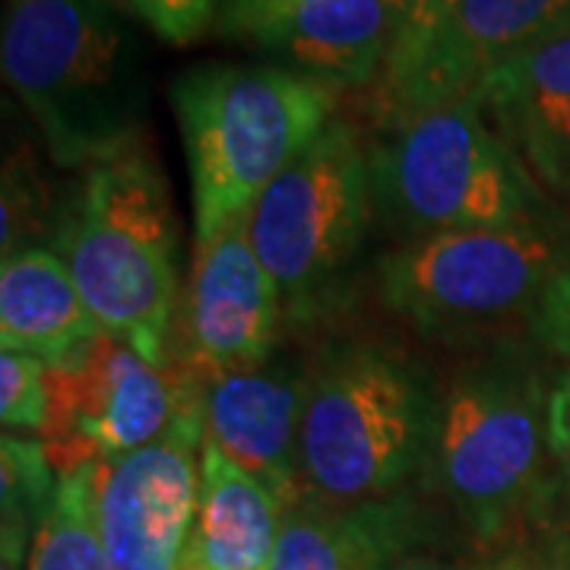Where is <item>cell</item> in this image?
Here are the masks:
<instances>
[{"label": "cell", "mask_w": 570, "mask_h": 570, "mask_svg": "<svg viewBox=\"0 0 570 570\" xmlns=\"http://www.w3.org/2000/svg\"><path fill=\"white\" fill-rule=\"evenodd\" d=\"M438 393L419 367L374 343L326 352L311 371L302 475L326 504H367L403 494L431 463Z\"/></svg>", "instance_id": "obj_4"}, {"label": "cell", "mask_w": 570, "mask_h": 570, "mask_svg": "<svg viewBox=\"0 0 570 570\" xmlns=\"http://www.w3.org/2000/svg\"><path fill=\"white\" fill-rule=\"evenodd\" d=\"M377 216L409 242L508 228L549 213L542 184L475 96L387 124L371 146Z\"/></svg>", "instance_id": "obj_5"}, {"label": "cell", "mask_w": 570, "mask_h": 570, "mask_svg": "<svg viewBox=\"0 0 570 570\" xmlns=\"http://www.w3.org/2000/svg\"><path fill=\"white\" fill-rule=\"evenodd\" d=\"M377 213L371 149L333 118L324 134L261 194L247 235L295 321H317L340 302Z\"/></svg>", "instance_id": "obj_7"}, {"label": "cell", "mask_w": 570, "mask_h": 570, "mask_svg": "<svg viewBox=\"0 0 570 570\" xmlns=\"http://www.w3.org/2000/svg\"><path fill=\"white\" fill-rule=\"evenodd\" d=\"M55 235L99 326L163 367L178 305V219L156 156L137 142L92 165Z\"/></svg>", "instance_id": "obj_3"}, {"label": "cell", "mask_w": 570, "mask_h": 570, "mask_svg": "<svg viewBox=\"0 0 570 570\" xmlns=\"http://www.w3.org/2000/svg\"><path fill=\"white\" fill-rule=\"evenodd\" d=\"M45 448L61 475L153 444L187 400V381L168 377L134 348L99 336L70 367H51Z\"/></svg>", "instance_id": "obj_10"}, {"label": "cell", "mask_w": 570, "mask_h": 570, "mask_svg": "<svg viewBox=\"0 0 570 570\" xmlns=\"http://www.w3.org/2000/svg\"><path fill=\"white\" fill-rule=\"evenodd\" d=\"M469 96L532 178L570 197V29L501 63Z\"/></svg>", "instance_id": "obj_15"}, {"label": "cell", "mask_w": 570, "mask_h": 570, "mask_svg": "<svg viewBox=\"0 0 570 570\" xmlns=\"http://www.w3.org/2000/svg\"><path fill=\"white\" fill-rule=\"evenodd\" d=\"M292 3H298V0H223L219 17H216V29L228 39L247 41L264 22L279 17Z\"/></svg>", "instance_id": "obj_26"}, {"label": "cell", "mask_w": 570, "mask_h": 570, "mask_svg": "<svg viewBox=\"0 0 570 570\" xmlns=\"http://www.w3.org/2000/svg\"><path fill=\"white\" fill-rule=\"evenodd\" d=\"M396 39L390 0H298L247 45L266 63L321 82L336 96L384 77Z\"/></svg>", "instance_id": "obj_14"}, {"label": "cell", "mask_w": 570, "mask_h": 570, "mask_svg": "<svg viewBox=\"0 0 570 570\" xmlns=\"http://www.w3.org/2000/svg\"><path fill=\"white\" fill-rule=\"evenodd\" d=\"M415 539L406 494L367 504H326L302 494L283 510L273 570H396Z\"/></svg>", "instance_id": "obj_16"}, {"label": "cell", "mask_w": 570, "mask_h": 570, "mask_svg": "<svg viewBox=\"0 0 570 570\" xmlns=\"http://www.w3.org/2000/svg\"><path fill=\"white\" fill-rule=\"evenodd\" d=\"M285 504L213 438L200 450V508L181 570H273Z\"/></svg>", "instance_id": "obj_17"}, {"label": "cell", "mask_w": 570, "mask_h": 570, "mask_svg": "<svg viewBox=\"0 0 570 570\" xmlns=\"http://www.w3.org/2000/svg\"><path fill=\"white\" fill-rule=\"evenodd\" d=\"M115 3L163 41L190 45L216 22L223 0H115Z\"/></svg>", "instance_id": "obj_24"}, {"label": "cell", "mask_w": 570, "mask_h": 570, "mask_svg": "<svg viewBox=\"0 0 570 570\" xmlns=\"http://www.w3.org/2000/svg\"><path fill=\"white\" fill-rule=\"evenodd\" d=\"M390 3L396 13V39H393L387 70L381 77L384 89L396 86L415 67L425 45L438 32V26L444 22L456 0H390Z\"/></svg>", "instance_id": "obj_23"}, {"label": "cell", "mask_w": 570, "mask_h": 570, "mask_svg": "<svg viewBox=\"0 0 570 570\" xmlns=\"http://www.w3.org/2000/svg\"><path fill=\"white\" fill-rule=\"evenodd\" d=\"M564 29L570 0H456L415 67L381 92L387 124L463 99L491 70Z\"/></svg>", "instance_id": "obj_11"}, {"label": "cell", "mask_w": 570, "mask_h": 570, "mask_svg": "<svg viewBox=\"0 0 570 570\" xmlns=\"http://www.w3.org/2000/svg\"><path fill=\"white\" fill-rule=\"evenodd\" d=\"M551 384L527 348L501 343L456 367L438 396L434 485L479 539L517 523L549 460Z\"/></svg>", "instance_id": "obj_6"}, {"label": "cell", "mask_w": 570, "mask_h": 570, "mask_svg": "<svg viewBox=\"0 0 570 570\" xmlns=\"http://www.w3.org/2000/svg\"><path fill=\"white\" fill-rule=\"evenodd\" d=\"M51 367L26 352L0 355V422L7 431H45L51 419Z\"/></svg>", "instance_id": "obj_22"}, {"label": "cell", "mask_w": 570, "mask_h": 570, "mask_svg": "<svg viewBox=\"0 0 570 570\" xmlns=\"http://www.w3.org/2000/svg\"><path fill=\"white\" fill-rule=\"evenodd\" d=\"M527 321L539 346L570 358V266L546 285Z\"/></svg>", "instance_id": "obj_25"}, {"label": "cell", "mask_w": 570, "mask_h": 570, "mask_svg": "<svg viewBox=\"0 0 570 570\" xmlns=\"http://www.w3.org/2000/svg\"><path fill=\"white\" fill-rule=\"evenodd\" d=\"M0 63L61 168H92L140 142L146 55L115 0H10Z\"/></svg>", "instance_id": "obj_1"}, {"label": "cell", "mask_w": 570, "mask_h": 570, "mask_svg": "<svg viewBox=\"0 0 570 570\" xmlns=\"http://www.w3.org/2000/svg\"><path fill=\"white\" fill-rule=\"evenodd\" d=\"M200 384L146 448L102 463L99 523L111 570H181L200 508Z\"/></svg>", "instance_id": "obj_9"}, {"label": "cell", "mask_w": 570, "mask_h": 570, "mask_svg": "<svg viewBox=\"0 0 570 570\" xmlns=\"http://www.w3.org/2000/svg\"><path fill=\"white\" fill-rule=\"evenodd\" d=\"M48 448L32 438L3 434L0 441V570H20L26 546L36 539L55 504L58 482Z\"/></svg>", "instance_id": "obj_20"}, {"label": "cell", "mask_w": 570, "mask_h": 570, "mask_svg": "<svg viewBox=\"0 0 570 570\" xmlns=\"http://www.w3.org/2000/svg\"><path fill=\"white\" fill-rule=\"evenodd\" d=\"M3 225H0V245H3V261L17 257L22 250L41 247L39 238L51 232L48 223V197L39 171L26 163V156H13L3 168Z\"/></svg>", "instance_id": "obj_21"}, {"label": "cell", "mask_w": 570, "mask_h": 570, "mask_svg": "<svg viewBox=\"0 0 570 570\" xmlns=\"http://www.w3.org/2000/svg\"><path fill=\"white\" fill-rule=\"evenodd\" d=\"M102 463L58 479V494L32 539L29 570H111L99 523Z\"/></svg>", "instance_id": "obj_19"}, {"label": "cell", "mask_w": 570, "mask_h": 570, "mask_svg": "<svg viewBox=\"0 0 570 570\" xmlns=\"http://www.w3.org/2000/svg\"><path fill=\"white\" fill-rule=\"evenodd\" d=\"M307 393L311 374L298 362L276 355L261 365L204 377L200 384L206 438L276 491L285 508L305 494L302 428Z\"/></svg>", "instance_id": "obj_13"}, {"label": "cell", "mask_w": 570, "mask_h": 570, "mask_svg": "<svg viewBox=\"0 0 570 570\" xmlns=\"http://www.w3.org/2000/svg\"><path fill=\"white\" fill-rule=\"evenodd\" d=\"M283 314V292L250 245L247 216L197 247L184 324L204 377L266 362Z\"/></svg>", "instance_id": "obj_12"}, {"label": "cell", "mask_w": 570, "mask_h": 570, "mask_svg": "<svg viewBox=\"0 0 570 570\" xmlns=\"http://www.w3.org/2000/svg\"><path fill=\"white\" fill-rule=\"evenodd\" d=\"M105 336L70 269L51 247H32L0 266V346L48 367L80 362Z\"/></svg>", "instance_id": "obj_18"}, {"label": "cell", "mask_w": 570, "mask_h": 570, "mask_svg": "<svg viewBox=\"0 0 570 570\" xmlns=\"http://www.w3.org/2000/svg\"><path fill=\"white\" fill-rule=\"evenodd\" d=\"M396 570H523V568H520V561H491V564H463V568H456V564H431V561H412V558H409L406 564Z\"/></svg>", "instance_id": "obj_28"}, {"label": "cell", "mask_w": 570, "mask_h": 570, "mask_svg": "<svg viewBox=\"0 0 570 570\" xmlns=\"http://www.w3.org/2000/svg\"><path fill=\"white\" fill-rule=\"evenodd\" d=\"M194 187L197 247L245 219L324 134L336 92L276 63L206 61L168 86Z\"/></svg>", "instance_id": "obj_2"}, {"label": "cell", "mask_w": 570, "mask_h": 570, "mask_svg": "<svg viewBox=\"0 0 570 570\" xmlns=\"http://www.w3.org/2000/svg\"><path fill=\"white\" fill-rule=\"evenodd\" d=\"M570 266V216L508 228L434 235L396 247L381 264L384 305L425 333L498 324L527 314Z\"/></svg>", "instance_id": "obj_8"}, {"label": "cell", "mask_w": 570, "mask_h": 570, "mask_svg": "<svg viewBox=\"0 0 570 570\" xmlns=\"http://www.w3.org/2000/svg\"><path fill=\"white\" fill-rule=\"evenodd\" d=\"M549 444L570 491V367L564 374H558V381L551 384Z\"/></svg>", "instance_id": "obj_27"}]
</instances>
